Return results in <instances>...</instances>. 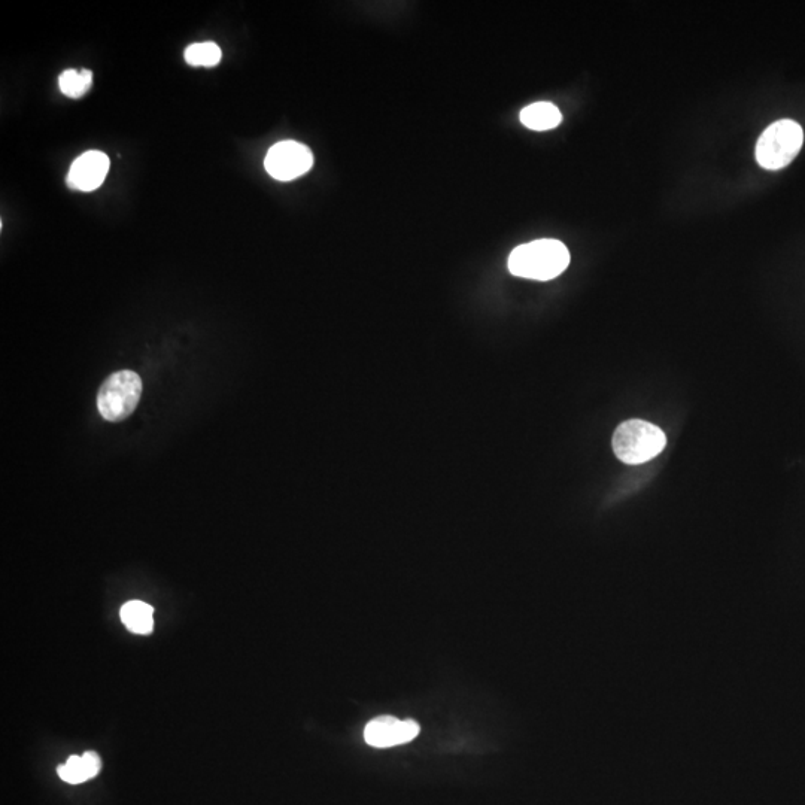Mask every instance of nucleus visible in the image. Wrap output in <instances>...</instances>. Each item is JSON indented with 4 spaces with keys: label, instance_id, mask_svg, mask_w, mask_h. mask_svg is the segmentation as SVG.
<instances>
[{
    "label": "nucleus",
    "instance_id": "obj_1",
    "mask_svg": "<svg viewBox=\"0 0 805 805\" xmlns=\"http://www.w3.org/2000/svg\"><path fill=\"white\" fill-rule=\"evenodd\" d=\"M568 264L570 252L563 242L554 239H540L519 245L513 249L507 261L512 275L534 281H551L560 276Z\"/></svg>",
    "mask_w": 805,
    "mask_h": 805
},
{
    "label": "nucleus",
    "instance_id": "obj_2",
    "mask_svg": "<svg viewBox=\"0 0 805 805\" xmlns=\"http://www.w3.org/2000/svg\"><path fill=\"white\" fill-rule=\"evenodd\" d=\"M612 443L619 461L637 466L658 457L667 445V436L650 422L631 419L616 428Z\"/></svg>",
    "mask_w": 805,
    "mask_h": 805
},
{
    "label": "nucleus",
    "instance_id": "obj_3",
    "mask_svg": "<svg viewBox=\"0 0 805 805\" xmlns=\"http://www.w3.org/2000/svg\"><path fill=\"white\" fill-rule=\"evenodd\" d=\"M803 144L804 132L800 124L792 120L776 121L759 138L756 160L764 169H783L800 154Z\"/></svg>",
    "mask_w": 805,
    "mask_h": 805
},
{
    "label": "nucleus",
    "instance_id": "obj_4",
    "mask_svg": "<svg viewBox=\"0 0 805 805\" xmlns=\"http://www.w3.org/2000/svg\"><path fill=\"white\" fill-rule=\"evenodd\" d=\"M142 379L132 370H120L109 376L97 394V409L109 422H120L132 416L141 402Z\"/></svg>",
    "mask_w": 805,
    "mask_h": 805
},
{
    "label": "nucleus",
    "instance_id": "obj_5",
    "mask_svg": "<svg viewBox=\"0 0 805 805\" xmlns=\"http://www.w3.org/2000/svg\"><path fill=\"white\" fill-rule=\"evenodd\" d=\"M267 173L278 181H293L314 166V156L306 145L294 141L273 145L264 160Z\"/></svg>",
    "mask_w": 805,
    "mask_h": 805
},
{
    "label": "nucleus",
    "instance_id": "obj_6",
    "mask_svg": "<svg viewBox=\"0 0 805 805\" xmlns=\"http://www.w3.org/2000/svg\"><path fill=\"white\" fill-rule=\"evenodd\" d=\"M418 722L412 719L400 721L394 716H379L367 724L364 729V740L367 744L379 749L385 747L399 746V744L409 743L419 734Z\"/></svg>",
    "mask_w": 805,
    "mask_h": 805
},
{
    "label": "nucleus",
    "instance_id": "obj_7",
    "mask_svg": "<svg viewBox=\"0 0 805 805\" xmlns=\"http://www.w3.org/2000/svg\"><path fill=\"white\" fill-rule=\"evenodd\" d=\"M109 164L111 161L102 151H87L72 163L66 182L74 190H96L105 181L109 172Z\"/></svg>",
    "mask_w": 805,
    "mask_h": 805
},
{
    "label": "nucleus",
    "instance_id": "obj_8",
    "mask_svg": "<svg viewBox=\"0 0 805 805\" xmlns=\"http://www.w3.org/2000/svg\"><path fill=\"white\" fill-rule=\"evenodd\" d=\"M102 770L100 756L93 750H88L82 756H71L65 764L59 765L57 773L63 782L69 785H80L94 779Z\"/></svg>",
    "mask_w": 805,
    "mask_h": 805
},
{
    "label": "nucleus",
    "instance_id": "obj_9",
    "mask_svg": "<svg viewBox=\"0 0 805 805\" xmlns=\"http://www.w3.org/2000/svg\"><path fill=\"white\" fill-rule=\"evenodd\" d=\"M521 123L528 129L536 132H545L560 126L563 121L560 109L551 102H536L522 109Z\"/></svg>",
    "mask_w": 805,
    "mask_h": 805
},
{
    "label": "nucleus",
    "instance_id": "obj_10",
    "mask_svg": "<svg viewBox=\"0 0 805 805\" xmlns=\"http://www.w3.org/2000/svg\"><path fill=\"white\" fill-rule=\"evenodd\" d=\"M154 609L144 601H129L121 607V621L135 634H151Z\"/></svg>",
    "mask_w": 805,
    "mask_h": 805
},
{
    "label": "nucleus",
    "instance_id": "obj_11",
    "mask_svg": "<svg viewBox=\"0 0 805 805\" xmlns=\"http://www.w3.org/2000/svg\"><path fill=\"white\" fill-rule=\"evenodd\" d=\"M184 57L188 65L214 68L223 59V53L215 42H197L185 50Z\"/></svg>",
    "mask_w": 805,
    "mask_h": 805
},
{
    "label": "nucleus",
    "instance_id": "obj_12",
    "mask_svg": "<svg viewBox=\"0 0 805 805\" xmlns=\"http://www.w3.org/2000/svg\"><path fill=\"white\" fill-rule=\"evenodd\" d=\"M93 85V72L82 69L78 72L75 69L63 72L59 78V87L65 96L71 99H80Z\"/></svg>",
    "mask_w": 805,
    "mask_h": 805
}]
</instances>
